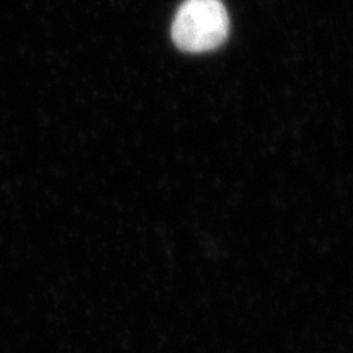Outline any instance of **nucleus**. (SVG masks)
<instances>
[{
	"instance_id": "obj_1",
	"label": "nucleus",
	"mask_w": 353,
	"mask_h": 353,
	"mask_svg": "<svg viewBox=\"0 0 353 353\" xmlns=\"http://www.w3.org/2000/svg\"><path fill=\"white\" fill-rule=\"evenodd\" d=\"M228 33L229 17L219 0H185L172 23V39L187 52L216 50Z\"/></svg>"
}]
</instances>
